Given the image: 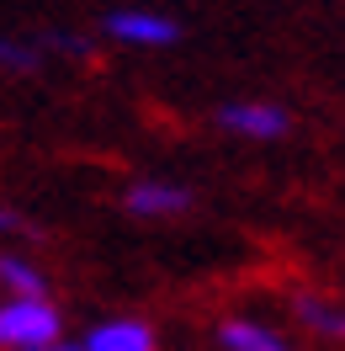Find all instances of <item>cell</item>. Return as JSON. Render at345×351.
Masks as SVG:
<instances>
[{"label": "cell", "mask_w": 345, "mask_h": 351, "mask_svg": "<svg viewBox=\"0 0 345 351\" xmlns=\"http://www.w3.org/2000/svg\"><path fill=\"white\" fill-rule=\"evenodd\" d=\"M59 335H64V314L48 298H16V293H5V304H0V351L59 341Z\"/></svg>", "instance_id": "6da1fadb"}, {"label": "cell", "mask_w": 345, "mask_h": 351, "mask_svg": "<svg viewBox=\"0 0 345 351\" xmlns=\"http://www.w3.org/2000/svg\"><path fill=\"white\" fill-rule=\"evenodd\" d=\"M101 32L123 48H170L181 38V22L165 11H149V5H128V11H107Z\"/></svg>", "instance_id": "7a4b0ae2"}, {"label": "cell", "mask_w": 345, "mask_h": 351, "mask_svg": "<svg viewBox=\"0 0 345 351\" xmlns=\"http://www.w3.org/2000/svg\"><path fill=\"white\" fill-rule=\"evenodd\" d=\"M213 117H218L223 133H234V138H260V144H271V138H281V133L292 128L287 107H277V101H223Z\"/></svg>", "instance_id": "3957f363"}, {"label": "cell", "mask_w": 345, "mask_h": 351, "mask_svg": "<svg viewBox=\"0 0 345 351\" xmlns=\"http://www.w3.org/2000/svg\"><path fill=\"white\" fill-rule=\"evenodd\" d=\"M123 208H128L133 219H170V213H186L192 208V192L186 186H175V181H133L128 192H123Z\"/></svg>", "instance_id": "277c9868"}, {"label": "cell", "mask_w": 345, "mask_h": 351, "mask_svg": "<svg viewBox=\"0 0 345 351\" xmlns=\"http://www.w3.org/2000/svg\"><path fill=\"white\" fill-rule=\"evenodd\" d=\"M86 351H159V335L144 319H101L86 330Z\"/></svg>", "instance_id": "5b68a950"}, {"label": "cell", "mask_w": 345, "mask_h": 351, "mask_svg": "<svg viewBox=\"0 0 345 351\" xmlns=\"http://www.w3.org/2000/svg\"><path fill=\"white\" fill-rule=\"evenodd\" d=\"M218 346L223 351H298V346H287L277 330L255 325V319H223L218 325Z\"/></svg>", "instance_id": "8992f818"}, {"label": "cell", "mask_w": 345, "mask_h": 351, "mask_svg": "<svg viewBox=\"0 0 345 351\" xmlns=\"http://www.w3.org/2000/svg\"><path fill=\"white\" fill-rule=\"evenodd\" d=\"M0 287L16 293V298H48L43 266H32L22 250H0Z\"/></svg>", "instance_id": "52a82bcc"}, {"label": "cell", "mask_w": 345, "mask_h": 351, "mask_svg": "<svg viewBox=\"0 0 345 351\" xmlns=\"http://www.w3.org/2000/svg\"><path fill=\"white\" fill-rule=\"evenodd\" d=\"M298 319L314 330V335H324V341H345V308L324 304V298H314V293L298 298Z\"/></svg>", "instance_id": "ba28073f"}, {"label": "cell", "mask_w": 345, "mask_h": 351, "mask_svg": "<svg viewBox=\"0 0 345 351\" xmlns=\"http://www.w3.org/2000/svg\"><path fill=\"white\" fill-rule=\"evenodd\" d=\"M43 64V48L16 43V38H0V69H38Z\"/></svg>", "instance_id": "9c48e42d"}, {"label": "cell", "mask_w": 345, "mask_h": 351, "mask_svg": "<svg viewBox=\"0 0 345 351\" xmlns=\"http://www.w3.org/2000/svg\"><path fill=\"white\" fill-rule=\"evenodd\" d=\"M16 351H86V341H38V346H16Z\"/></svg>", "instance_id": "30bf717a"}, {"label": "cell", "mask_w": 345, "mask_h": 351, "mask_svg": "<svg viewBox=\"0 0 345 351\" xmlns=\"http://www.w3.org/2000/svg\"><path fill=\"white\" fill-rule=\"evenodd\" d=\"M27 223H22V213L16 208H0V234H22Z\"/></svg>", "instance_id": "8fae6325"}]
</instances>
